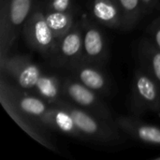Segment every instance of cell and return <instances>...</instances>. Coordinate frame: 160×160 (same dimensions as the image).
Segmentation results:
<instances>
[{"label":"cell","mask_w":160,"mask_h":160,"mask_svg":"<svg viewBox=\"0 0 160 160\" xmlns=\"http://www.w3.org/2000/svg\"><path fill=\"white\" fill-rule=\"evenodd\" d=\"M33 91L34 94L46 100L49 104H52L63 98L62 79L54 75L42 73Z\"/></svg>","instance_id":"15"},{"label":"cell","mask_w":160,"mask_h":160,"mask_svg":"<svg viewBox=\"0 0 160 160\" xmlns=\"http://www.w3.org/2000/svg\"><path fill=\"white\" fill-rule=\"evenodd\" d=\"M88 6L92 18L99 24L122 30L123 18L114 0H89Z\"/></svg>","instance_id":"12"},{"label":"cell","mask_w":160,"mask_h":160,"mask_svg":"<svg viewBox=\"0 0 160 160\" xmlns=\"http://www.w3.org/2000/svg\"><path fill=\"white\" fill-rule=\"evenodd\" d=\"M137 56L142 68L160 83V49L145 37L138 43Z\"/></svg>","instance_id":"13"},{"label":"cell","mask_w":160,"mask_h":160,"mask_svg":"<svg viewBox=\"0 0 160 160\" xmlns=\"http://www.w3.org/2000/svg\"><path fill=\"white\" fill-rule=\"evenodd\" d=\"M43 12L49 26L57 40L60 39L64 35H66L75 22L74 11L61 12L43 9Z\"/></svg>","instance_id":"17"},{"label":"cell","mask_w":160,"mask_h":160,"mask_svg":"<svg viewBox=\"0 0 160 160\" xmlns=\"http://www.w3.org/2000/svg\"><path fill=\"white\" fill-rule=\"evenodd\" d=\"M117 4L123 18L122 30L133 29L144 13L143 6L141 0H114Z\"/></svg>","instance_id":"16"},{"label":"cell","mask_w":160,"mask_h":160,"mask_svg":"<svg viewBox=\"0 0 160 160\" xmlns=\"http://www.w3.org/2000/svg\"><path fill=\"white\" fill-rule=\"evenodd\" d=\"M118 128L139 142L160 146V128L148 124L138 115H120L115 117Z\"/></svg>","instance_id":"10"},{"label":"cell","mask_w":160,"mask_h":160,"mask_svg":"<svg viewBox=\"0 0 160 160\" xmlns=\"http://www.w3.org/2000/svg\"><path fill=\"white\" fill-rule=\"evenodd\" d=\"M66 69L68 70L72 78L99 95L110 94V80L100 66L81 59L69 65Z\"/></svg>","instance_id":"9"},{"label":"cell","mask_w":160,"mask_h":160,"mask_svg":"<svg viewBox=\"0 0 160 160\" xmlns=\"http://www.w3.org/2000/svg\"><path fill=\"white\" fill-rule=\"evenodd\" d=\"M130 109L138 116L147 112H160V83L142 68H138L133 76Z\"/></svg>","instance_id":"3"},{"label":"cell","mask_w":160,"mask_h":160,"mask_svg":"<svg viewBox=\"0 0 160 160\" xmlns=\"http://www.w3.org/2000/svg\"><path fill=\"white\" fill-rule=\"evenodd\" d=\"M62 90L64 98L116 126L115 118L98 93L86 87L71 76L62 79Z\"/></svg>","instance_id":"4"},{"label":"cell","mask_w":160,"mask_h":160,"mask_svg":"<svg viewBox=\"0 0 160 160\" xmlns=\"http://www.w3.org/2000/svg\"><path fill=\"white\" fill-rule=\"evenodd\" d=\"M38 0L0 1V59L7 57Z\"/></svg>","instance_id":"2"},{"label":"cell","mask_w":160,"mask_h":160,"mask_svg":"<svg viewBox=\"0 0 160 160\" xmlns=\"http://www.w3.org/2000/svg\"><path fill=\"white\" fill-rule=\"evenodd\" d=\"M43 125L52 130H56L75 138L82 139L81 133L72 118V116L64 109L51 105L48 115Z\"/></svg>","instance_id":"14"},{"label":"cell","mask_w":160,"mask_h":160,"mask_svg":"<svg viewBox=\"0 0 160 160\" xmlns=\"http://www.w3.org/2000/svg\"><path fill=\"white\" fill-rule=\"evenodd\" d=\"M0 70L17 86L25 91H33L42 75L40 68L29 56L22 54H8L0 59Z\"/></svg>","instance_id":"6"},{"label":"cell","mask_w":160,"mask_h":160,"mask_svg":"<svg viewBox=\"0 0 160 160\" xmlns=\"http://www.w3.org/2000/svg\"><path fill=\"white\" fill-rule=\"evenodd\" d=\"M42 8L49 11H73V0H39Z\"/></svg>","instance_id":"18"},{"label":"cell","mask_w":160,"mask_h":160,"mask_svg":"<svg viewBox=\"0 0 160 160\" xmlns=\"http://www.w3.org/2000/svg\"><path fill=\"white\" fill-rule=\"evenodd\" d=\"M22 34L29 47L49 58L54 51L57 39L50 28L39 0L23 25Z\"/></svg>","instance_id":"5"},{"label":"cell","mask_w":160,"mask_h":160,"mask_svg":"<svg viewBox=\"0 0 160 160\" xmlns=\"http://www.w3.org/2000/svg\"><path fill=\"white\" fill-rule=\"evenodd\" d=\"M0 102L5 111L10 115L15 123H17L30 137H32L34 140H36L38 142L47 147L48 149L53 151L56 150L53 143L50 140V136L47 131V129H49L48 128H46L37 119L22 112L8 101L0 100Z\"/></svg>","instance_id":"11"},{"label":"cell","mask_w":160,"mask_h":160,"mask_svg":"<svg viewBox=\"0 0 160 160\" xmlns=\"http://www.w3.org/2000/svg\"><path fill=\"white\" fill-rule=\"evenodd\" d=\"M146 33L147 38L160 49V15L148 25Z\"/></svg>","instance_id":"19"},{"label":"cell","mask_w":160,"mask_h":160,"mask_svg":"<svg viewBox=\"0 0 160 160\" xmlns=\"http://www.w3.org/2000/svg\"><path fill=\"white\" fill-rule=\"evenodd\" d=\"M51 105L66 110L72 116L82 139L102 143H113L122 141L121 130L117 126L73 104L68 99L62 98Z\"/></svg>","instance_id":"1"},{"label":"cell","mask_w":160,"mask_h":160,"mask_svg":"<svg viewBox=\"0 0 160 160\" xmlns=\"http://www.w3.org/2000/svg\"><path fill=\"white\" fill-rule=\"evenodd\" d=\"M155 160H160V156L159 157H157V158H155Z\"/></svg>","instance_id":"20"},{"label":"cell","mask_w":160,"mask_h":160,"mask_svg":"<svg viewBox=\"0 0 160 160\" xmlns=\"http://www.w3.org/2000/svg\"><path fill=\"white\" fill-rule=\"evenodd\" d=\"M82 32V59L102 66L109 57V47L105 34L93 18L80 19Z\"/></svg>","instance_id":"7"},{"label":"cell","mask_w":160,"mask_h":160,"mask_svg":"<svg viewBox=\"0 0 160 160\" xmlns=\"http://www.w3.org/2000/svg\"><path fill=\"white\" fill-rule=\"evenodd\" d=\"M48 59L52 66L64 68L82 59V32L80 20L75 21L69 31L57 40L54 51Z\"/></svg>","instance_id":"8"}]
</instances>
